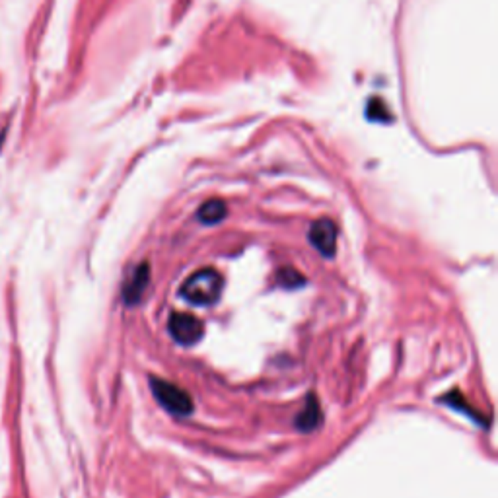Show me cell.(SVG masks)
<instances>
[{
    "instance_id": "obj_3",
    "label": "cell",
    "mask_w": 498,
    "mask_h": 498,
    "mask_svg": "<svg viewBox=\"0 0 498 498\" xmlns=\"http://www.w3.org/2000/svg\"><path fill=\"white\" fill-rule=\"evenodd\" d=\"M168 331H170V335H172L175 343H179L183 347H191V345H195V343H199L203 339L205 327H203V324L199 321L195 315L175 312L170 315Z\"/></svg>"
},
{
    "instance_id": "obj_6",
    "label": "cell",
    "mask_w": 498,
    "mask_h": 498,
    "mask_svg": "<svg viewBox=\"0 0 498 498\" xmlns=\"http://www.w3.org/2000/svg\"><path fill=\"white\" fill-rule=\"evenodd\" d=\"M319 422H321V407L317 403L315 395H308V403L300 413V417L296 418V427L302 432H312L319 427Z\"/></svg>"
},
{
    "instance_id": "obj_1",
    "label": "cell",
    "mask_w": 498,
    "mask_h": 498,
    "mask_svg": "<svg viewBox=\"0 0 498 498\" xmlns=\"http://www.w3.org/2000/svg\"><path fill=\"white\" fill-rule=\"evenodd\" d=\"M224 278L216 269H201L181 284L179 296L193 306H212L220 298Z\"/></svg>"
},
{
    "instance_id": "obj_5",
    "label": "cell",
    "mask_w": 498,
    "mask_h": 498,
    "mask_svg": "<svg viewBox=\"0 0 498 498\" xmlns=\"http://www.w3.org/2000/svg\"><path fill=\"white\" fill-rule=\"evenodd\" d=\"M148 280H150V267L148 263H140L133 271L127 282L123 284V300L127 306H137L142 300L146 286H148Z\"/></svg>"
},
{
    "instance_id": "obj_4",
    "label": "cell",
    "mask_w": 498,
    "mask_h": 498,
    "mask_svg": "<svg viewBox=\"0 0 498 498\" xmlns=\"http://www.w3.org/2000/svg\"><path fill=\"white\" fill-rule=\"evenodd\" d=\"M308 240L310 244L324 255V257H333L337 249V228L335 224L327 218L321 220H315L310 226V232H308Z\"/></svg>"
},
{
    "instance_id": "obj_7",
    "label": "cell",
    "mask_w": 498,
    "mask_h": 498,
    "mask_svg": "<svg viewBox=\"0 0 498 498\" xmlns=\"http://www.w3.org/2000/svg\"><path fill=\"white\" fill-rule=\"evenodd\" d=\"M226 212H228V209H226L224 201H220V199H210V201H207L199 209L197 218L203 224H207V226H214V224H218V222L226 218Z\"/></svg>"
},
{
    "instance_id": "obj_8",
    "label": "cell",
    "mask_w": 498,
    "mask_h": 498,
    "mask_svg": "<svg viewBox=\"0 0 498 498\" xmlns=\"http://www.w3.org/2000/svg\"><path fill=\"white\" fill-rule=\"evenodd\" d=\"M442 401H444V403H448L450 407H453V409H460V411H464L465 415H469V417L473 418L475 422L483 425V417H481V415H479L477 411H473V409H471L469 405H465V399L462 397V395L457 394V392L444 395V397H442Z\"/></svg>"
},
{
    "instance_id": "obj_9",
    "label": "cell",
    "mask_w": 498,
    "mask_h": 498,
    "mask_svg": "<svg viewBox=\"0 0 498 498\" xmlns=\"http://www.w3.org/2000/svg\"><path fill=\"white\" fill-rule=\"evenodd\" d=\"M280 280L286 288H298L300 284H304V277L298 271H292V269H284L280 273Z\"/></svg>"
},
{
    "instance_id": "obj_2",
    "label": "cell",
    "mask_w": 498,
    "mask_h": 498,
    "mask_svg": "<svg viewBox=\"0 0 498 498\" xmlns=\"http://www.w3.org/2000/svg\"><path fill=\"white\" fill-rule=\"evenodd\" d=\"M150 389L156 401L168 413H172L175 417H187L193 413V399L179 385L166 382L162 378H150Z\"/></svg>"
}]
</instances>
